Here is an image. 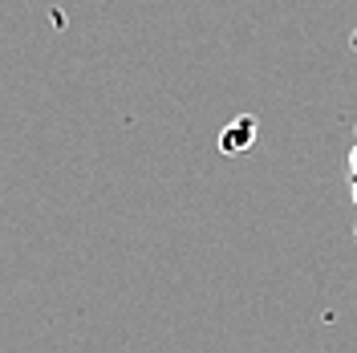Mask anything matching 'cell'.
I'll return each mask as SVG.
<instances>
[{
  "label": "cell",
  "instance_id": "1",
  "mask_svg": "<svg viewBox=\"0 0 357 353\" xmlns=\"http://www.w3.org/2000/svg\"><path fill=\"white\" fill-rule=\"evenodd\" d=\"M349 199L357 203V134H354V147H349Z\"/></svg>",
  "mask_w": 357,
  "mask_h": 353
}]
</instances>
